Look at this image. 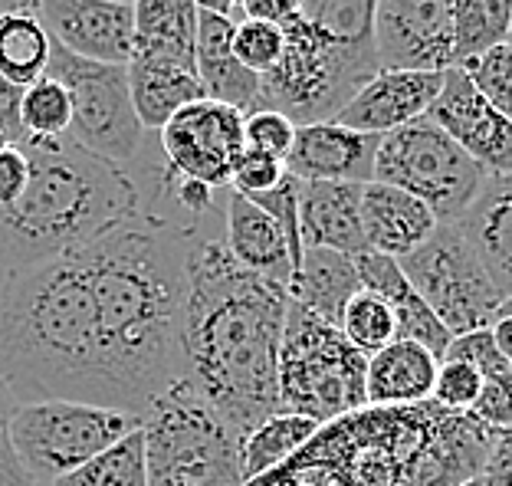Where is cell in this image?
Returning <instances> with one entry per match:
<instances>
[{
    "label": "cell",
    "instance_id": "6da1fadb",
    "mask_svg": "<svg viewBox=\"0 0 512 486\" xmlns=\"http://www.w3.org/2000/svg\"><path fill=\"white\" fill-rule=\"evenodd\" d=\"M194 237L132 214L79 250L96 303L106 408L142 414L184 378L181 322Z\"/></svg>",
    "mask_w": 512,
    "mask_h": 486
},
{
    "label": "cell",
    "instance_id": "7a4b0ae2",
    "mask_svg": "<svg viewBox=\"0 0 512 486\" xmlns=\"http://www.w3.org/2000/svg\"><path fill=\"white\" fill-rule=\"evenodd\" d=\"M289 296L230 257L224 237H201L188 253L181 352L184 381L240 441L279 414V342Z\"/></svg>",
    "mask_w": 512,
    "mask_h": 486
},
{
    "label": "cell",
    "instance_id": "3957f363",
    "mask_svg": "<svg viewBox=\"0 0 512 486\" xmlns=\"http://www.w3.org/2000/svg\"><path fill=\"white\" fill-rule=\"evenodd\" d=\"M0 378L20 404L106 408L96 303L79 250L7 273L0 289Z\"/></svg>",
    "mask_w": 512,
    "mask_h": 486
},
{
    "label": "cell",
    "instance_id": "277c9868",
    "mask_svg": "<svg viewBox=\"0 0 512 486\" xmlns=\"http://www.w3.org/2000/svg\"><path fill=\"white\" fill-rule=\"evenodd\" d=\"M30 181L23 194L0 207V266H23L83 250L125 217L138 214L132 175L86 152L69 138H23Z\"/></svg>",
    "mask_w": 512,
    "mask_h": 486
},
{
    "label": "cell",
    "instance_id": "5b68a950",
    "mask_svg": "<svg viewBox=\"0 0 512 486\" xmlns=\"http://www.w3.org/2000/svg\"><path fill=\"white\" fill-rule=\"evenodd\" d=\"M493 434L470 414L424 401L345 414L306 447L348 486H463L483 473Z\"/></svg>",
    "mask_w": 512,
    "mask_h": 486
},
{
    "label": "cell",
    "instance_id": "8992f818",
    "mask_svg": "<svg viewBox=\"0 0 512 486\" xmlns=\"http://www.w3.org/2000/svg\"><path fill=\"white\" fill-rule=\"evenodd\" d=\"M375 7L378 0H306L283 27V60L260 76L256 109L283 112L293 125L332 122L381 73Z\"/></svg>",
    "mask_w": 512,
    "mask_h": 486
},
{
    "label": "cell",
    "instance_id": "52a82bcc",
    "mask_svg": "<svg viewBox=\"0 0 512 486\" xmlns=\"http://www.w3.org/2000/svg\"><path fill=\"white\" fill-rule=\"evenodd\" d=\"M148 486H247L240 437L188 381H174L142 414Z\"/></svg>",
    "mask_w": 512,
    "mask_h": 486
},
{
    "label": "cell",
    "instance_id": "ba28073f",
    "mask_svg": "<svg viewBox=\"0 0 512 486\" xmlns=\"http://www.w3.org/2000/svg\"><path fill=\"white\" fill-rule=\"evenodd\" d=\"M368 358L355 352L339 326L319 319L289 299L279 342V411H293L316 424H332L368 408Z\"/></svg>",
    "mask_w": 512,
    "mask_h": 486
},
{
    "label": "cell",
    "instance_id": "9c48e42d",
    "mask_svg": "<svg viewBox=\"0 0 512 486\" xmlns=\"http://www.w3.org/2000/svg\"><path fill=\"white\" fill-rule=\"evenodd\" d=\"M371 181L414 194L430 207L437 224H457L480 194L486 171L424 115L398 132L381 135Z\"/></svg>",
    "mask_w": 512,
    "mask_h": 486
},
{
    "label": "cell",
    "instance_id": "30bf717a",
    "mask_svg": "<svg viewBox=\"0 0 512 486\" xmlns=\"http://www.w3.org/2000/svg\"><path fill=\"white\" fill-rule=\"evenodd\" d=\"M138 427L142 418L128 411L83 401H37L20 404L10 437L30 480L37 486H53Z\"/></svg>",
    "mask_w": 512,
    "mask_h": 486
},
{
    "label": "cell",
    "instance_id": "8fae6325",
    "mask_svg": "<svg viewBox=\"0 0 512 486\" xmlns=\"http://www.w3.org/2000/svg\"><path fill=\"white\" fill-rule=\"evenodd\" d=\"M398 263L450 339L496 322L503 296L457 224H437L434 234Z\"/></svg>",
    "mask_w": 512,
    "mask_h": 486
},
{
    "label": "cell",
    "instance_id": "7c38bea8",
    "mask_svg": "<svg viewBox=\"0 0 512 486\" xmlns=\"http://www.w3.org/2000/svg\"><path fill=\"white\" fill-rule=\"evenodd\" d=\"M46 76H53L69 92L73 106V122L66 132L69 142L125 168L148 135L132 106L128 66L83 60L53 43Z\"/></svg>",
    "mask_w": 512,
    "mask_h": 486
},
{
    "label": "cell",
    "instance_id": "4fadbf2b",
    "mask_svg": "<svg viewBox=\"0 0 512 486\" xmlns=\"http://www.w3.org/2000/svg\"><path fill=\"white\" fill-rule=\"evenodd\" d=\"M161 155L174 171L211 188H230V175L240 155L247 152L243 142V112L220 106L214 99H197L155 132Z\"/></svg>",
    "mask_w": 512,
    "mask_h": 486
},
{
    "label": "cell",
    "instance_id": "5bb4252c",
    "mask_svg": "<svg viewBox=\"0 0 512 486\" xmlns=\"http://www.w3.org/2000/svg\"><path fill=\"white\" fill-rule=\"evenodd\" d=\"M375 50L381 69L447 73L453 60V0H378Z\"/></svg>",
    "mask_w": 512,
    "mask_h": 486
},
{
    "label": "cell",
    "instance_id": "9a60e30c",
    "mask_svg": "<svg viewBox=\"0 0 512 486\" xmlns=\"http://www.w3.org/2000/svg\"><path fill=\"white\" fill-rule=\"evenodd\" d=\"M427 119L444 129L486 175H512V122L473 89L463 66H450L444 73V86Z\"/></svg>",
    "mask_w": 512,
    "mask_h": 486
},
{
    "label": "cell",
    "instance_id": "2e32d148",
    "mask_svg": "<svg viewBox=\"0 0 512 486\" xmlns=\"http://www.w3.org/2000/svg\"><path fill=\"white\" fill-rule=\"evenodd\" d=\"M30 17H37L50 40L73 56L122 66L132 60V7L106 0H37Z\"/></svg>",
    "mask_w": 512,
    "mask_h": 486
},
{
    "label": "cell",
    "instance_id": "e0dca14e",
    "mask_svg": "<svg viewBox=\"0 0 512 486\" xmlns=\"http://www.w3.org/2000/svg\"><path fill=\"white\" fill-rule=\"evenodd\" d=\"M444 86V73H414V69H381L375 79L348 99L332 122L365 135H388L424 119Z\"/></svg>",
    "mask_w": 512,
    "mask_h": 486
},
{
    "label": "cell",
    "instance_id": "ac0fdd59",
    "mask_svg": "<svg viewBox=\"0 0 512 486\" xmlns=\"http://www.w3.org/2000/svg\"><path fill=\"white\" fill-rule=\"evenodd\" d=\"M378 142V135L345 129L342 122L296 125V142L286 155V171L299 181L368 184Z\"/></svg>",
    "mask_w": 512,
    "mask_h": 486
},
{
    "label": "cell",
    "instance_id": "d6986e66",
    "mask_svg": "<svg viewBox=\"0 0 512 486\" xmlns=\"http://www.w3.org/2000/svg\"><path fill=\"white\" fill-rule=\"evenodd\" d=\"M299 240L306 250H332L345 257L365 253L362 184L302 181L299 188Z\"/></svg>",
    "mask_w": 512,
    "mask_h": 486
},
{
    "label": "cell",
    "instance_id": "ffe728a7",
    "mask_svg": "<svg viewBox=\"0 0 512 486\" xmlns=\"http://www.w3.org/2000/svg\"><path fill=\"white\" fill-rule=\"evenodd\" d=\"M234 17H220L201 10L197 14V40H194V69L201 79L204 99L237 112H253L260 99V76L237 63L234 56Z\"/></svg>",
    "mask_w": 512,
    "mask_h": 486
},
{
    "label": "cell",
    "instance_id": "44dd1931",
    "mask_svg": "<svg viewBox=\"0 0 512 486\" xmlns=\"http://www.w3.org/2000/svg\"><path fill=\"white\" fill-rule=\"evenodd\" d=\"M437 230V217L414 194L391 184H362V234L371 253L401 260Z\"/></svg>",
    "mask_w": 512,
    "mask_h": 486
},
{
    "label": "cell",
    "instance_id": "7402d4cb",
    "mask_svg": "<svg viewBox=\"0 0 512 486\" xmlns=\"http://www.w3.org/2000/svg\"><path fill=\"white\" fill-rule=\"evenodd\" d=\"M224 243L243 270H250L263 280L289 289L293 280V253L289 240L263 207H256L250 198L230 191L227 214H224Z\"/></svg>",
    "mask_w": 512,
    "mask_h": 486
},
{
    "label": "cell",
    "instance_id": "603a6c76",
    "mask_svg": "<svg viewBox=\"0 0 512 486\" xmlns=\"http://www.w3.org/2000/svg\"><path fill=\"white\" fill-rule=\"evenodd\" d=\"M362 289L381 296L384 303L391 306L394 322H398V339H411L417 345H424L437 358H444L447 345H450V332L440 326V319L430 312V306L421 299V293L411 286V280L404 276L401 263L394 257H384V253H358L352 257Z\"/></svg>",
    "mask_w": 512,
    "mask_h": 486
},
{
    "label": "cell",
    "instance_id": "cb8c5ba5",
    "mask_svg": "<svg viewBox=\"0 0 512 486\" xmlns=\"http://www.w3.org/2000/svg\"><path fill=\"white\" fill-rule=\"evenodd\" d=\"M457 227L483 260L499 296H512V175H486Z\"/></svg>",
    "mask_w": 512,
    "mask_h": 486
},
{
    "label": "cell",
    "instance_id": "d4e9b609",
    "mask_svg": "<svg viewBox=\"0 0 512 486\" xmlns=\"http://www.w3.org/2000/svg\"><path fill=\"white\" fill-rule=\"evenodd\" d=\"M440 358L411 339H394L368 358L365 398L368 408H414L434 395Z\"/></svg>",
    "mask_w": 512,
    "mask_h": 486
},
{
    "label": "cell",
    "instance_id": "484cf974",
    "mask_svg": "<svg viewBox=\"0 0 512 486\" xmlns=\"http://www.w3.org/2000/svg\"><path fill=\"white\" fill-rule=\"evenodd\" d=\"M197 14L194 0H135L132 60L194 69Z\"/></svg>",
    "mask_w": 512,
    "mask_h": 486
},
{
    "label": "cell",
    "instance_id": "4316f807",
    "mask_svg": "<svg viewBox=\"0 0 512 486\" xmlns=\"http://www.w3.org/2000/svg\"><path fill=\"white\" fill-rule=\"evenodd\" d=\"M358 289H362V280H358V270L352 257L345 253H332V250H306L302 253L299 270L289 280L286 296L299 303L302 309L316 312L319 319L339 326L342 312L348 306Z\"/></svg>",
    "mask_w": 512,
    "mask_h": 486
},
{
    "label": "cell",
    "instance_id": "83f0119b",
    "mask_svg": "<svg viewBox=\"0 0 512 486\" xmlns=\"http://www.w3.org/2000/svg\"><path fill=\"white\" fill-rule=\"evenodd\" d=\"M128 92H132V106L145 132H158L174 112L204 99L194 69L145 60H128Z\"/></svg>",
    "mask_w": 512,
    "mask_h": 486
},
{
    "label": "cell",
    "instance_id": "f1b7e54d",
    "mask_svg": "<svg viewBox=\"0 0 512 486\" xmlns=\"http://www.w3.org/2000/svg\"><path fill=\"white\" fill-rule=\"evenodd\" d=\"M319 427L322 424L302 418V414H293V411H279L273 418H266L260 427H253V431L240 441L243 480L250 483L256 477H266V473L289 464V460L319 434Z\"/></svg>",
    "mask_w": 512,
    "mask_h": 486
},
{
    "label": "cell",
    "instance_id": "f546056e",
    "mask_svg": "<svg viewBox=\"0 0 512 486\" xmlns=\"http://www.w3.org/2000/svg\"><path fill=\"white\" fill-rule=\"evenodd\" d=\"M53 40L43 23L30 14H4L0 17V73L20 89L33 86L50 69Z\"/></svg>",
    "mask_w": 512,
    "mask_h": 486
},
{
    "label": "cell",
    "instance_id": "4dcf8cb0",
    "mask_svg": "<svg viewBox=\"0 0 512 486\" xmlns=\"http://www.w3.org/2000/svg\"><path fill=\"white\" fill-rule=\"evenodd\" d=\"M512 0H453V60L467 63L509 43Z\"/></svg>",
    "mask_w": 512,
    "mask_h": 486
},
{
    "label": "cell",
    "instance_id": "1f68e13d",
    "mask_svg": "<svg viewBox=\"0 0 512 486\" xmlns=\"http://www.w3.org/2000/svg\"><path fill=\"white\" fill-rule=\"evenodd\" d=\"M53 486H148L142 427L102 450L99 457L86 460L83 467L66 473Z\"/></svg>",
    "mask_w": 512,
    "mask_h": 486
},
{
    "label": "cell",
    "instance_id": "d6a6232c",
    "mask_svg": "<svg viewBox=\"0 0 512 486\" xmlns=\"http://www.w3.org/2000/svg\"><path fill=\"white\" fill-rule=\"evenodd\" d=\"M339 329L348 339V345H352L355 352H362L365 358H371L375 352H381L384 345H391L398 339V322H394L391 306L384 303L381 296L368 293V289H358V293L348 299Z\"/></svg>",
    "mask_w": 512,
    "mask_h": 486
},
{
    "label": "cell",
    "instance_id": "836d02e7",
    "mask_svg": "<svg viewBox=\"0 0 512 486\" xmlns=\"http://www.w3.org/2000/svg\"><path fill=\"white\" fill-rule=\"evenodd\" d=\"M69 122H73V106H69V92L63 89V83H56L53 76H43L23 89V138H63L69 132Z\"/></svg>",
    "mask_w": 512,
    "mask_h": 486
},
{
    "label": "cell",
    "instance_id": "e575fe53",
    "mask_svg": "<svg viewBox=\"0 0 512 486\" xmlns=\"http://www.w3.org/2000/svg\"><path fill=\"white\" fill-rule=\"evenodd\" d=\"M463 73L470 76L473 89L490 102V106L503 115L506 122H512V43L493 46L483 56L460 63Z\"/></svg>",
    "mask_w": 512,
    "mask_h": 486
},
{
    "label": "cell",
    "instance_id": "d590c367",
    "mask_svg": "<svg viewBox=\"0 0 512 486\" xmlns=\"http://www.w3.org/2000/svg\"><path fill=\"white\" fill-rule=\"evenodd\" d=\"M283 50H286L283 27L266 23V20H250V17L237 20L234 56H237V63H243L250 69V73L266 76L270 69L279 66V60H283Z\"/></svg>",
    "mask_w": 512,
    "mask_h": 486
},
{
    "label": "cell",
    "instance_id": "8d00e7d4",
    "mask_svg": "<svg viewBox=\"0 0 512 486\" xmlns=\"http://www.w3.org/2000/svg\"><path fill=\"white\" fill-rule=\"evenodd\" d=\"M480 391H483L480 368L470 362H460V358H440L434 395H430V401H434L437 408H444L450 414H470L476 398H480Z\"/></svg>",
    "mask_w": 512,
    "mask_h": 486
},
{
    "label": "cell",
    "instance_id": "74e56055",
    "mask_svg": "<svg viewBox=\"0 0 512 486\" xmlns=\"http://www.w3.org/2000/svg\"><path fill=\"white\" fill-rule=\"evenodd\" d=\"M243 142L250 152L286 161L289 148L296 142V125L276 109H253L243 115Z\"/></svg>",
    "mask_w": 512,
    "mask_h": 486
},
{
    "label": "cell",
    "instance_id": "f35d334b",
    "mask_svg": "<svg viewBox=\"0 0 512 486\" xmlns=\"http://www.w3.org/2000/svg\"><path fill=\"white\" fill-rule=\"evenodd\" d=\"M283 178H286V161L247 148L234 165V175H230V191L243 194V198H260V194L273 191Z\"/></svg>",
    "mask_w": 512,
    "mask_h": 486
},
{
    "label": "cell",
    "instance_id": "ab89813d",
    "mask_svg": "<svg viewBox=\"0 0 512 486\" xmlns=\"http://www.w3.org/2000/svg\"><path fill=\"white\" fill-rule=\"evenodd\" d=\"M17 408H20V401L14 398V391L4 385V378H0V486H37L30 480V473L23 470L14 450V437H10V424H14Z\"/></svg>",
    "mask_w": 512,
    "mask_h": 486
},
{
    "label": "cell",
    "instance_id": "60d3db41",
    "mask_svg": "<svg viewBox=\"0 0 512 486\" xmlns=\"http://www.w3.org/2000/svg\"><path fill=\"white\" fill-rule=\"evenodd\" d=\"M30 181V161L20 145H10L0 152V207L14 204Z\"/></svg>",
    "mask_w": 512,
    "mask_h": 486
},
{
    "label": "cell",
    "instance_id": "b9f144b4",
    "mask_svg": "<svg viewBox=\"0 0 512 486\" xmlns=\"http://www.w3.org/2000/svg\"><path fill=\"white\" fill-rule=\"evenodd\" d=\"M483 486H512V427L496 431L483 464Z\"/></svg>",
    "mask_w": 512,
    "mask_h": 486
},
{
    "label": "cell",
    "instance_id": "7bdbcfd3",
    "mask_svg": "<svg viewBox=\"0 0 512 486\" xmlns=\"http://www.w3.org/2000/svg\"><path fill=\"white\" fill-rule=\"evenodd\" d=\"M302 10H306V0H240V17L266 20L276 23V27H286Z\"/></svg>",
    "mask_w": 512,
    "mask_h": 486
},
{
    "label": "cell",
    "instance_id": "ee69618b",
    "mask_svg": "<svg viewBox=\"0 0 512 486\" xmlns=\"http://www.w3.org/2000/svg\"><path fill=\"white\" fill-rule=\"evenodd\" d=\"M20 106H23V89L17 83H10V79L0 73V132H4L14 145L23 142Z\"/></svg>",
    "mask_w": 512,
    "mask_h": 486
},
{
    "label": "cell",
    "instance_id": "f6af8a7d",
    "mask_svg": "<svg viewBox=\"0 0 512 486\" xmlns=\"http://www.w3.org/2000/svg\"><path fill=\"white\" fill-rule=\"evenodd\" d=\"M490 332H493V342H496L499 355L512 365V316H499L490 326Z\"/></svg>",
    "mask_w": 512,
    "mask_h": 486
},
{
    "label": "cell",
    "instance_id": "bcb514c9",
    "mask_svg": "<svg viewBox=\"0 0 512 486\" xmlns=\"http://www.w3.org/2000/svg\"><path fill=\"white\" fill-rule=\"evenodd\" d=\"M197 10H207V14H220V17H234L240 20L237 14V0H194Z\"/></svg>",
    "mask_w": 512,
    "mask_h": 486
},
{
    "label": "cell",
    "instance_id": "7dc6e473",
    "mask_svg": "<svg viewBox=\"0 0 512 486\" xmlns=\"http://www.w3.org/2000/svg\"><path fill=\"white\" fill-rule=\"evenodd\" d=\"M37 0H0V17L4 14H30V7Z\"/></svg>",
    "mask_w": 512,
    "mask_h": 486
},
{
    "label": "cell",
    "instance_id": "c3c4849f",
    "mask_svg": "<svg viewBox=\"0 0 512 486\" xmlns=\"http://www.w3.org/2000/svg\"><path fill=\"white\" fill-rule=\"evenodd\" d=\"M499 316H512V296L503 299V306H499ZM499 316H496V319H499Z\"/></svg>",
    "mask_w": 512,
    "mask_h": 486
},
{
    "label": "cell",
    "instance_id": "681fc988",
    "mask_svg": "<svg viewBox=\"0 0 512 486\" xmlns=\"http://www.w3.org/2000/svg\"><path fill=\"white\" fill-rule=\"evenodd\" d=\"M10 145H14V142H10L4 132H0V152H4V148H10Z\"/></svg>",
    "mask_w": 512,
    "mask_h": 486
},
{
    "label": "cell",
    "instance_id": "f907efd6",
    "mask_svg": "<svg viewBox=\"0 0 512 486\" xmlns=\"http://www.w3.org/2000/svg\"><path fill=\"white\" fill-rule=\"evenodd\" d=\"M106 4H122V7H135V0H106Z\"/></svg>",
    "mask_w": 512,
    "mask_h": 486
},
{
    "label": "cell",
    "instance_id": "816d5d0a",
    "mask_svg": "<svg viewBox=\"0 0 512 486\" xmlns=\"http://www.w3.org/2000/svg\"><path fill=\"white\" fill-rule=\"evenodd\" d=\"M4 283H7V270L0 266V289H4Z\"/></svg>",
    "mask_w": 512,
    "mask_h": 486
},
{
    "label": "cell",
    "instance_id": "f5cc1de1",
    "mask_svg": "<svg viewBox=\"0 0 512 486\" xmlns=\"http://www.w3.org/2000/svg\"><path fill=\"white\" fill-rule=\"evenodd\" d=\"M463 486H483V477H473L470 483H463Z\"/></svg>",
    "mask_w": 512,
    "mask_h": 486
},
{
    "label": "cell",
    "instance_id": "db71d44e",
    "mask_svg": "<svg viewBox=\"0 0 512 486\" xmlns=\"http://www.w3.org/2000/svg\"><path fill=\"white\" fill-rule=\"evenodd\" d=\"M237 14H240V0H237Z\"/></svg>",
    "mask_w": 512,
    "mask_h": 486
},
{
    "label": "cell",
    "instance_id": "11a10c76",
    "mask_svg": "<svg viewBox=\"0 0 512 486\" xmlns=\"http://www.w3.org/2000/svg\"><path fill=\"white\" fill-rule=\"evenodd\" d=\"M509 43H512V33H509Z\"/></svg>",
    "mask_w": 512,
    "mask_h": 486
}]
</instances>
